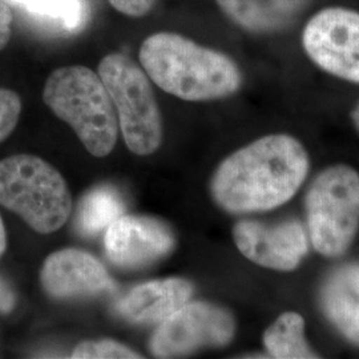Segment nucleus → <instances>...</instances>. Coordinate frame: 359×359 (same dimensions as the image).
Instances as JSON below:
<instances>
[{"instance_id": "f257e3e1", "label": "nucleus", "mask_w": 359, "mask_h": 359, "mask_svg": "<svg viewBox=\"0 0 359 359\" xmlns=\"http://www.w3.org/2000/svg\"><path fill=\"white\" fill-rule=\"evenodd\" d=\"M310 158L290 135L261 137L228 156L210 180L212 198L231 215L268 212L286 204L308 177Z\"/></svg>"}, {"instance_id": "f03ea898", "label": "nucleus", "mask_w": 359, "mask_h": 359, "mask_svg": "<svg viewBox=\"0 0 359 359\" xmlns=\"http://www.w3.org/2000/svg\"><path fill=\"white\" fill-rule=\"evenodd\" d=\"M139 57L156 86L187 102L224 99L243 84L241 69L229 56L177 34L151 35Z\"/></svg>"}, {"instance_id": "7ed1b4c3", "label": "nucleus", "mask_w": 359, "mask_h": 359, "mask_svg": "<svg viewBox=\"0 0 359 359\" xmlns=\"http://www.w3.org/2000/svg\"><path fill=\"white\" fill-rule=\"evenodd\" d=\"M43 100L75 130L90 154L104 157L114 151L118 135L115 107L102 79L90 68L71 65L53 71Z\"/></svg>"}, {"instance_id": "20e7f679", "label": "nucleus", "mask_w": 359, "mask_h": 359, "mask_svg": "<svg viewBox=\"0 0 359 359\" xmlns=\"http://www.w3.org/2000/svg\"><path fill=\"white\" fill-rule=\"evenodd\" d=\"M0 205L23 218L35 231L60 229L71 215L72 198L63 176L32 154L0 161Z\"/></svg>"}, {"instance_id": "39448f33", "label": "nucleus", "mask_w": 359, "mask_h": 359, "mask_svg": "<svg viewBox=\"0 0 359 359\" xmlns=\"http://www.w3.org/2000/svg\"><path fill=\"white\" fill-rule=\"evenodd\" d=\"M311 246L323 257L344 256L359 228V173L337 164L313 180L305 198Z\"/></svg>"}, {"instance_id": "423d86ee", "label": "nucleus", "mask_w": 359, "mask_h": 359, "mask_svg": "<svg viewBox=\"0 0 359 359\" xmlns=\"http://www.w3.org/2000/svg\"><path fill=\"white\" fill-rule=\"evenodd\" d=\"M99 76L115 107L118 127L132 154L148 156L163 142V120L148 75L124 53H109Z\"/></svg>"}, {"instance_id": "0eeeda50", "label": "nucleus", "mask_w": 359, "mask_h": 359, "mask_svg": "<svg viewBox=\"0 0 359 359\" xmlns=\"http://www.w3.org/2000/svg\"><path fill=\"white\" fill-rule=\"evenodd\" d=\"M236 320L229 310L210 302H187L161 322L149 344L158 358L187 355L201 348H216L231 344Z\"/></svg>"}, {"instance_id": "6e6552de", "label": "nucleus", "mask_w": 359, "mask_h": 359, "mask_svg": "<svg viewBox=\"0 0 359 359\" xmlns=\"http://www.w3.org/2000/svg\"><path fill=\"white\" fill-rule=\"evenodd\" d=\"M302 46L325 72L359 84V13L342 7L323 8L304 28Z\"/></svg>"}, {"instance_id": "1a4fd4ad", "label": "nucleus", "mask_w": 359, "mask_h": 359, "mask_svg": "<svg viewBox=\"0 0 359 359\" xmlns=\"http://www.w3.org/2000/svg\"><path fill=\"white\" fill-rule=\"evenodd\" d=\"M234 244L249 261L277 271H293L309 253L308 229L297 218L268 224L241 219L233 228Z\"/></svg>"}, {"instance_id": "9d476101", "label": "nucleus", "mask_w": 359, "mask_h": 359, "mask_svg": "<svg viewBox=\"0 0 359 359\" xmlns=\"http://www.w3.org/2000/svg\"><path fill=\"white\" fill-rule=\"evenodd\" d=\"M175 236L165 224L144 216H121L105 233V253L116 266L139 269L169 255Z\"/></svg>"}, {"instance_id": "9b49d317", "label": "nucleus", "mask_w": 359, "mask_h": 359, "mask_svg": "<svg viewBox=\"0 0 359 359\" xmlns=\"http://www.w3.org/2000/svg\"><path fill=\"white\" fill-rule=\"evenodd\" d=\"M40 283L56 299L103 294L116 289L103 264L79 249H63L47 257L40 270Z\"/></svg>"}, {"instance_id": "f8f14e48", "label": "nucleus", "mask_w": 359, "mask_h": 359, "mask_svg": "<svg viewBox=\"0 0 359 359\" xmlns=\"http://www.w3.org/2000/svg\"><path fill=\"white\" fill-rule=\"evenodd\" d=\"M193 285L184 278L142 283L116 304V311L136 323H161L191 301Z\"/></svg>"}, {"instance_id": "ddd939ff", "label": "nucleus", "mask_w": 359, "mask_h": 359, "mask_svg": "<svg viewBox=\"0 0 359 359\" xmlns=\"http://www.w3.org/2000/svg\"><path fill=\"white\" fill-rule=\"evenodd\" d=\"M325 317L353 345L359 346V264L332 270L320 290Z\"/></svg>"}, {"instance_id": "4468645a", "label": "nucleus", "mask_w": 359, "mask_h": 359, "mask_svg": "<svg viewBox=\"0 0 359 359\" xmlns=\"http://www.w3.org/2000/svg\"><path fill=\"white\" fill-rule=\"evenodd\" d=\"M231 22L246 31L268 34L290 26L311 0H216Z\"/></svg>"}, {"instance_id": "2eb2a0df", "label": "nucleus", "mask_w": 359, "mask_h": 359, "mask_svg": "<svg viewBox=\"0 0 359 359\" xmlns=\"http://www.w3.org/2000/svg\"><path fill=\"white\" fill-rule=\"evenodd\" d=\"M262 341L271 358H320L306 341L304 317L295 311L283 313L265 330Z\"/></svg>"}, {"instance_id": "dca6fc26", "label": "nucleus", "mask_w": 359, "mask_h": 359, "mask_svg": "<svg viewBox=\"0 0 359 359\" xmlns=\"http://www.w3.org/2000/svg\"><path fill=\"white\" fill-rule=\"evenodd\" d=\"M126 212L120 193L111 187H99L87 193L77 209V228L84 236L107 229Z\"/></svg>"}, {"instance_id": "f3484780", "label": "nucleus", "mask_w": 359, "mask_h": 359, "mask_svg": "<svg viewBox=\"0 0 359 359\" xmlns=\"http://www.w3.org/2000/svg\"><path fill=\"white\" fill-rule=\"evenodd\" d=\"M26 13L41 19H48L67 31L79 29L84 22V6L81 0H8Z\"/></svg>"}, {"instance_id": "a211bd4d", "label": "nucleus", "mask_w": 359, "mask_h": 359, "mask_svg": "<svg viewBox=\"0 0 359 359\" xmlns=\"http://www.w3.org/2000/svg\"><path fill=\"white\" fill-rule=\"evenodd\" d=\"M71 357L74 359L142 358L132 348L112 339L81 342L75 347Z\"/></svg>"}, {"instance_id": "6ab92c4d", "label": "nucleus", "mask_w": 359, "mask_h": 359, "mask_svg": "<svg viewBox=\"0 0 359 359\" xmlns=\"http://www.w3.org/2000/svg\"><path fill=\"white\" fill-rule=\"evenodd\" d=\"M22 112V102L13 90L0 88V142L16 128Z\"/></svg>"}, {"instance_id": "aec40b11", "label": "nucleus", "mask_w": 359, "mask_h": 359, "mask_svg": "<svg viewBox=\"0 0 359 359\" xmlns=\"http://www.w3.org/2000/svg\"><path fill=\"white\" fill-rule=\"evenodd\" d=\"M116 11L132 18H142L152 11L156 0H108Z\"/></svg>"}, {"instance_id": "412c9836", "label": "nucleus", "mask_w": 359, "mask_h": 359, "mask_svg": "<svg viewBox=\"0 0 359 359\" xmlns=\"http://www.w3.org/2000/svg\"><path fill=\"white\" fill-rule=\"evenodd\" d=\"M13 13L6 1L0 0V51L8 44L11 39Z\"/></svg>"}, {"instance_id": "4be33fe9", "label": "nucleus", "mask_w": 359, "mask_h": 359, "mask_svg": "<svg viewBox=\"0 0 359 359\" xmlns=\"http://www.w3.org/2000/svg\"><path fill=\"white\" fill-rule=\"evenodd\" d=\"M16 305V295L13 293V287L0 278V313L6 314L13 311Z\"/></svg>"}, {"instance_id": "5701e85b", "label": "nucleus", "mask_w": 359, "mask_h": 359, "mask_svg": "<svg viewBox=\"0 0 359 359\" xmlns=\"http://www.w3.org/2000/svg\"><path fill=\"white\" fill-rule=\"evenodd\" d=\"M6 248H7V234H6V228H4L3 219L0 216V258L4 255Z\"/></svg>"}, {"instance_id": "b1692460", "label": "nucleus", "mask_w": 359, "mask_h": 359, "mask_svg": "<svg viewBox=\"0 0 359 359\" xmlns=\"http://www.w3.org/2000/svg\"><path fill=\"white\" fill-rule=\"evenodd\" d=\"M351 121L354 124V127L359 132V103L354 107V109L351 111Z\"/></svg>"}, {"instance_id": "393cba45", "label": "nucleus", "mask_w": 359, "mask_h": 359, "mask_svg": "<svg viewBox=\"0 0 359 359\" xmlns=\"http://www.w3.org/2000/svg\"><path fill=\"white\" fill-rule=\"evenodd\" d=\"M1 1H6V3H7V4H8V0H1Z\"/></svg>"}]
</instances>
